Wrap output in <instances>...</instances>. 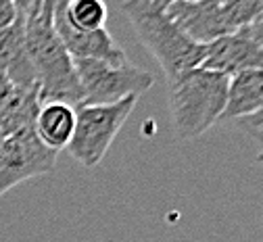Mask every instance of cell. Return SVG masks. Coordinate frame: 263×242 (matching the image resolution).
Here are the masks:
<instances>
[{
    "instance_id": "obj_1",
    "label": "cell",
    "mask_w": 263,
    "mask_h": 242,
    "mask_svg": "<svg viewBox=\"0 0 263 242\" xmlns=\"http://www.w3.org/2000/svg\"><path fill=\"white\" fill-rule=\"evenodd\" d=\"M25 17V50L38 80V98L80 107L84 92L76 65L52 25V13L42 9V0H19Z\"/></svg>"
},
{
    "instance_id": "obj_2",
    "label": "cell",
    "mask_w": 263,
    "mask_h": 242,
    "mask_svg": "<svg viewBox=\"0 0 263 242\" xmlns=\"http://www.w3.org/2000/svg\"><path fill=\"white\" fill-rule=\"evenodd\" d=\"M121 9L138 40L161 65L167 82L203 65L207 46L190 40L165 11L153 7L151 0H123Z\"/></svg>"
},
{
    "instance_id": "obj_3",
    "label": "cell",
    "mask_w": 263,
    "mask_h": 242,
    "mask_svg": "<svg viewBox=\"0 0 263 242\" xmlns=\"http://www.w3.org/2000/svg\"><path fill=\"white\" fill-rule=\"evenodd\" d=\"M230 76L196 67L170 82V111L180 140L209 132L223 115Z\"/></svg>"
},
{
    "instance_id": "obj_4",
    "label": "cell",
    "mask_w": 263,
    "mask_h": 242,
    "mask_svg": "<svg viewBox=\"0 0 263 242\" xmlns=\"http://www.w3.org/2000/svg\"><path fill=\"white\" fill-rule=\"evenodd\" d=\"M140 96H127L113 105L76 107V129L67 146L69 155L84 167L92 169L105 159L115 136L134 111Z\"/></svg>"
},
{
    "instance_id": "obj_5",
    "label": "cell",
    "mask_w": 263,
    "mask_h": 242,
    "mask_svg": "<svg viewBox=\"0 0 263 242\" xmlns=\"http://www.w3.org/2000/svg\"><path fill=\"white\" fill-rule=\"evenodd\" d=\"M82 84V105H113L127 96H140L155 84L153 73L127 63L115 65L92 59H73Z\"/></svg>"
},
{
    "instance_id": "obj_6",
    "label": "cell",
    "mask_w": 263,
    "mask_h": 242,
    "mask_svg": "<svg viewBox=\"0 0 263 242\" xmlns=\"http://www.w3.org/2000/svg\"><path fill=\"white\" fill-rule=\"evenodd\" d=\"M54 167L57 153L40 142L34 125L7 136L0 153V196L21 182L52 174Z\"/></svg>"
},
{
    "instance_id": "obj_7",
    "label": "cell",
    "mask_w": 263,
    "mask_h": 242,
    "mask_svg": "<svg viewBox=\"0 0 263 242\" xmlns=\"http://www.w3.org/2000/svg\"><path fill=\"white\" fill-rule=\"evenodd\" d=\"M165 13L190 40L205 46L234 31L228 23L223 5L209 0H176L165 9Z\"/></svg>"
},
{
    "instance_id": "obj_8",
    "label": "cell",
    "mask_w": 263,
    "mask_h": 242,
    "mask_svg": "<svg viewBox=\"0 0 263 242\" xmlns=\"http://www.w3.org/2000/svg\"><path fill=\"white\" fill-rule=\"evenodd\" d=\"M201 67L230 78L247 69H263V48L249 36L245 27H240L207 44V54Z\"/></svg>"
},
{
    "instance_id": "obj_9",
    "label": "cell",
    "mask_w": 263,
    "mask_h": 242,
    "mask_svg": "<svg viewBox=\"0 0 263 242\" xmlns=\"http://www.w3.org/2000/svg\"><path fill=\"white\" fill-rule=\"evenodd\" d=\"M63 5H59L52 11V25L59 33L63 46L67 48L71 59H92V61H105V63H127L125 52L121 46L113 40V36L107 29H94V31H82L73 29L63 17Z\"/></svg>"
},
{
    "instance_id": "obj_10",
    "label": "cell",
    "mask_w": 263,
    "mask_h": 242,
    "mask_svg": "<svg viewBox=\"0 0 263 242\" xmlns=\"http://www.w3.org/2000/svg\"><path fill=\"white\" fill-rule=\"evenodd\" d=\"M23 23H25V17L19 5V17L15 19V23L0 31V71H5L7 78L17 88H36L38 80L25 50Z\"/></svg>"
},
{
    "instance_id": "obj_11",
    "label": "cell",
    "mask_w": 263,
    "mask_h": 242,
    "mask_svg": "<svg viewBox=\"0 0 263 242\" xmlns=\"http://www.w3.org/2000/svg\"><path fill=\"white\" fill-rule=\"evenodd\" d=\"M40 142L54 153H61L71 142L76 129V107L65 102H44L34 121Z\"/></svg>"
},
{
    "instance_id": "obj_12",
    "label": "cell",
    "mask_w": 263,
    "mask_h": 242,
    "mask_svg": "<svg viewBox=\"0 0 263 242\" xmlns=\"http://www.w3.org/2000/svg\"><path fill=\"white\" fill-rule=\"evenodd\" d=\"M263 109V69H247L230 78L221 119H242Z\"/></svg>"
},
{
    "instance_id": "obj_13",
    "label": "cell",
    "mask_w": 263,
    "mask_h": 242,
    "mask_svg": "<svg viewBox=\"0 0 263 242\" xmlns=\"http://www.w3.org/2000/svg\"><path fill=\"white\" fill-rule=\"evenodd\" d=\"M40 109L38 86L36 88H15L7 105L0 109V132L11 136L23 127L34 125Z\"/></svg>"
},
{
    "instance_id": "obj_14",
    "label": "cell",
    "mask_w": 263,
    "mask_h": 242,
    "mask_svg": "<svg viewBox=\"0 0 263 242\" xmlns=\"http://www.w3.org/2000/svg\"><path fill=\"white\" fill-rule=\"evenodd\" d=\"M63 17L73 29L94 31L105 29L109 19V9L105 0H67L63 5Z\"/></svg>"
},
{
    "instance_id": "obj_15",
    "label": "cell",
    "mask_w": 263,
    "mask_h": 242,
    "mask_svg": "<svg viewBox=\"0 0 263 242\" xmlns=\"http://www.w3.org/2000/svg\"><path fill=\"white\" fill-rule=\"evenodd\" d=\"M223 13L228 17V23L236 31L251 25L263 15V0H232V3L223 5Z\"/></svg>"
},
{
    "instance_id": "obj_16",
    "label": "cell",
    "mask_w": 263,
    "mask_h": 242,
    "mask_svg": "<svg viewBox=\"0 0 263 242\" xmlns=\"http://www.w3.org/2000/svg\"><path fill=\"white\" fill-rule=\"evenodd\" d=\"M240 129H245L253 140H257L259 144H263V109L249 115V117H242V119H236Z\"/></svg>"
},
{
    "instance_id": "obj_17",
    "label": "cell",
    "mask_w": 263,
    "mask_h": 242,
    "mask_svg": "<svg viewBox=\"0 0 263 242\" xmlns=\"http://www.w3.org/2000/svg\"><path fill=\"white\" fill-rule=\"evenodd\" d=\"M19 17V0H0V31L15 23Z\"/></svg>"
},
{
    "instance_id": "obj_18",
    "label": "cell",
    "mask_w": 263,
    "mask_h": 242,
    "mask_svg": "<svg viewBox=\"0 0 263 242\" xmlns=\"http://www.w3.org/2000/svg\"><path fill=\"white\" fill-rule=\"evenodd\" d=\"M15 88H17V86L7 78V73H5V71H0V109H3L7 102H9V98L13 96Z\"/></svg>"
},
{
    "instance_id": "obj_19",
    "label": "cell",
    "mask_w": 263,
    "mask_h": 242,
    "mask_svg": "<svg viewBox=\"0 0 263 242\" xmlns=\"http://www.w3.org/2000/svg\"><path fill=\"white\" fill-rule=\"evenodd\" d=\"M247 29V33H249V36L263 48V17H259L257 21H253L251 25H247L245 27Z\"/></svg>"
},
{
    "instance_id": "obj_20",
    "label": "cell",
    "mask_w": 263,
    "mask_h": 242,
    "mask_svg": "<svg viewBox=\"0 0 263 242\" xmlns=\"http://www.w3.org/2000/svg\"><path fill=\"white\" fill-rule=\"evenodd\" d=\"M65 3H67V0H42V9L48 11V13H52L59 5H65Z\"/></svg>"
},
{
    "instance_id": "obj_21",
    "label": "cell",
    "mask_w": 263,
    "mask_h": 242,
    "mask_svg": "<svg viewBox=\"0 0 263 242\" xmlns=\"http://www.w3.org/2000/svg\"><path fill=\"white\" fill-rule=\"evenodd\" d=\"M153 3V7H157V9H161V11H165L172 3H176V0H151Z\"/></svg>"
},
{
    "instance_id": "obj_22",
    "label": "cell",
    "mask_w": 263,
    "mask_h": 242,
    "mask_svg": "<svg viewBox=\"0 0 263 242\" xmlns=\"http://www.w3.org/2000/svg\"><path fill=\"white\" fill-rule=\"evenodd\" d=\"M5 138H7V136L0 132V153H3V146H5Z\"/></svg>"
},
{
    "instance_id": "obj_23",
    "label": "cell",
    "mask_w": 263,
    "mask_h": 242,
    "mask_svg": "<svg viewBox=\"0 0 263 242\" xmlns=\"http://www.w3.org/2000/svg\"><path fill=\"white\" fill-rule=\"evenodd\" d=\"M209 3H217V5H228V3H232V0H209Z\"/></svg>"
},
{
    "instance_id": "obj_24",
    "label": "cell",
    "mask_w": 263,
    "mask_h": 242,
    "mask_svg": "<svg viewBox=\"0 0 263 242\" xmlns=\"http://www.w3.org/2000/svg\"><path fill=\"white\" fill-rule=\"evenodd\" d=\"M257 161L263 163V144H261V151H259V155H257Z\"/></svg>"
},
{
    "instance_id": "obj_25",
    "label": "cell",
    "mask_w": 263,
    "mask_h": 242,
    "mask_svg": "<svg viewBox=\"0 0 263 242\" xmlns=\"http://www.w3.org/2000/svg\"><path fill=\"white\" fill-rule=\"evenodd\" d=\"M261 17H263V15H261Z\"/></svg>"
}]
</instances>
